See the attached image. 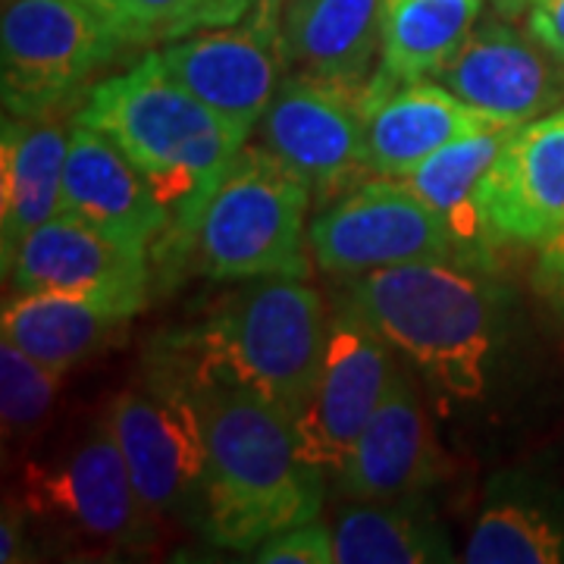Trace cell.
Returning a JSON list of instances; mask_svg holds the SVG:
<instances>
[{"instance_id":"obj_9","label":"cell","mask_w":564,"mask_h":564,"mask_svg":"<svg viewBox=\"0 0 564 564\" xmlns=\"http://www.w3.org/2000/svg\"><path fill=\"white\" fill-rule=\"evenodd\" d=\"M307 245L323 273L343 280L408 261H462L440 217L395 176L364 180L339 198L321 204L307 226Z\"/></svg>"},{"instance_id":"obj_29","label":"cell","mask_w":564,"mask_h":564,"mask_svg":"<svg viewBox=\"0 0 564 564\" xmlns=\"http://www.w3.org/2000/svg\"><path fill=\"white\" fill-rule=\"evenodd\" d=\"M527 32L564 61V0H530Z\"/></svg>"},{"instance_id":"obj_17","label":"cell","mask_w":564,"mask_h":564,"mask_svg":"<svg viewBox=\"0 0 564 564\" xmlns=\"http://www.w3.org/2000/svg\"><path fill=\"white\" fill-rule=\"evenodd\" d=\"M540 41L505 22H484L464 39L436 79L464 104L505 126H524L549 113L562 88Z\"/></svg>"},{"instance_id":"obj_23","label":"cell","mask_w":564,"mask_h":564,"mask_svg":"<svg viewBox=\"0 0 564 564\" xmlns=\"http://www.w3.org/2000/svg\"><path fill=\"white\" fill-rule=\"evenodd\" d=\"M484 0H380V61L367 82L392 88L440 76L480 20Z\"/></svg>"},{"instance_id":"obj_14","label":"cell","mask_w":564,"mask_h":564,"mask_svg":"<svg viewBox=\"0 0 564 564\" xmlns=\"http://www.w3.org/2000/svg\"><path fill=\"white\" fill-rule=\"evenodd\" d=\"M148 258L79 217L57 214L32 229L3 263L13 292H91L148 299Z\"/></svg>"},{"instance_id":"obj_24","label":"cell","mask_w":564,"mask_h":564,"mask_svg":"<svg viewBox=\"0 0 564 564\" xmlns=\"http://www.w3.org/2000/svg\"><path fill=\"white\" fill-rule=\"evenodd\" d=\"M411 499L364 502L345 508L333 524L339 564L448 562L443 530L411 508Z\"/></svg>"},{"instance_id":"obj_21","label":"cell","mask_w":564,"mask_h":564,"mask_svg":"<svg viewBox=\"0 0 564 564\" xmlns=\"http://www.w3.org/2000/svg\"><path fill=\"white\" fill-rule=\"evenodd\" d=\"M73 122L3 117L0 132V248L3 263L41 223L61 214Z\"/></svg>"},{"instance_id":"obj_33","label":"cell","mask_w":564,"mask_h":564,"mask_svg":"<svg viewBox=\"0 0 564 564\" xmlns=\"http://www.w3.org/2000/svg\"><path fill=\"white\" fill-rule=\"evenodd\" d=\"M527 3H530V0H527Z\"/></svg>"},{"instance_id":"obj_19","label":"cell","mask_w":564,"mask_h":564,"mask_svg":"<svg viewBox=\"0 0 564 564\" xmlns=\"http://www.w3.org/2000/svg\"><path fill=\"white\" fill-rule=\"evenodd\" d=\"M141 307V299L126 295L13 292L3 302L0 336L51 370L69 373L122 333Z\"/></svg>"},{"instance_id":"obj_3","label":"cell","mask_w":564,"mask_h":564,"mask_svg":"<svg viewBox=\"0 0 564 564\" xmlns=\"http://www.w3.org/2000/svg\"><path fill=\"white\" fill-rule=\"evenodd\" d=\"M73 120L113 141L170 210V232L151 251L161 270L176 258L223 173L248 144L166 73L158 51L98 82Z\"/></svg>"},{"instance_id":"obj_12","label":"cell","mask_w":564,"mask_h":564,"mask_svg":"<svg viewBox=\"0 0 564 564\" xmlns=\"http://www.w3.org/2000/svg\"><path fill=\"white\" fill-rule=\"evenodd\" d=\"M392 377V348L370 323L339 304L329 317L321 373L295 414V440L304 462L323 477H339Z\"/></svg>"},{"instance_id":"obj_22","label":"cell","mask_w":564,"mask_h":564,"mask_svg":"<svg viewBox=\"0 0 564 564\" xmlns=\"http://www.w3.org/2000/svg\"><path fill=\"white\" fill-rule=\"evenodd\" d=\"M511 129L514 126H502V122L474 129L440 148L433 158H426L421 166H414L404 176V182L440 217L445 232L458 248V258L467 263H480L492 248L484 188L486 176L511 135Z\"/></svg>"},{"instance_id":"obj_8","label":"cell","mask_w":564,"mask_h":564,"mask_svg":"<svg viewBox=\"0 0 564 564\" xmlns=\"http://www.w3.org/2000/svg\"><path fill=\"white\" fill-rule=\"evenodd\" d=\"M107 423L141 505L158 521L176 514L198 518L207 443L192 392L163 373L144 370V383L113 399Z\"/></svg>"},{"instance_id":"obj_1","label":"cell","mask_w":564,"mask_h":564,"mask_svg":"<svg viewBox=\"0 0 564 564\" xmlns=\"http://www.w3.org/2000/svg\"><path fill=\"white\" fill-rule=\"evenodd\" d=\"M329 314L304 280H245L202 321L158 336L148 370L182 386H236L299 414L321 373Z\"/></svg>"},{"instance_id":"obj_7","label":"cell","mask_w":564,"mask_h":564,"mask_svg":"<svg viewBox=\"0 0 564 564\" xmlns=\"http://www.w3.org/2000/svg\"><path fill=\"white\" fill-rule=\"evenodd\" d=\"M22 508L85 555L141 552L154 543L158 518L141 505L107 417L76 448L25 470Z\"/></svg>"},{"instance_id":"obj_13","label":"cell","mask_w":564,"mask_h":564,"mask_svg":"<svg viewBox=\"0 0 564 564\" xmlns=\"http://www.w3.org/2000/svg\"><path fill=\"white\" fill-rule=\"evenodd\" d=\"M492 245H545L564 229V107L514 126L484 188Z\"/></svg>"},{"instance_id":"obj_6","label":"cell","mask_w":564,"mask_h":564,"mask_svg":"<svg viewBox=\"0 0 564 564\" xmlns=\"http://www.w3.org/2000/svg\"><path fill=\"white\" fill-rule=\"evenodd\" d=\"M126 47L110 13L85 0H3L0 95L25 120L85 104L91 76Z\"/></svg>"},{"instance_id":"obj_25","label":"cell","mask_w":564,"mask_h":564,"mask_svg":"<svg viewBox=\"0 0 564 564\" xmlns=\"http://www.w3.org/2000/svg\"><path fill=\"white\" fill-rule=\"evenodd\" d=\"M464 562L558 564L564 562V527L530 505H496L470 530Z\"/></svg>"},{"instance_id":"obj_2","label":"cell","mask_w":564,"mask_h":564,"mask_svg":"<svg viewBox=\"0 0 564 564\" xmlns=\"http://www.w3.org/2000/svg\"><path fill=\"white\" fill-rule=\"evenodd\" d=\"M185 389L198 404L207 443L195 518L207 543L251 552L289 527L321 518L326 477L299 455L289 411L236 386Z\"/></svg>"},{"instance_id":"obj_20","label":"cell","mask_w":564,"mask_h":564,"mask_svg":"<svg viewBox=\"0 0 564 564\" xmlns=\"http://www.w3.org/2000/svg\"><path fill=\"white\" fill-rule=\"evenodd\" d=\"M282 44L289 73L367 88L380 61V0H289Z\"/></svg>"},{"instance_id":"obj_30","label":"cell","mask_w":564,"mask_h":564,"mask_svg":"<svg viewBox=\"0 0 564 564\" xmlns=\"http://www.w3.org/2000/svg\"><path fill=\"white\" fill-rule=\"evenodd\" d=\"M533 282L545 299L564 314V229L555 239L540 245V261L533 270Z\"/></svg>"},{"instance_id":"obj_15","label":"cell","mask_w":564,"mask_h":564,"mask_svg":"<svg viewBox=\"0 0 564 564\" xmlns=\"http://www.w3.org/2000/svg\"><path fill=\"white\" fill-rule=\"evenodd\" d=\"M61 214L79 217L144 254H151L170 232V210L135 163L104 132L76 120L63 170Z\"/></svg>"},{"instance_id":"obj_4","label":"cell","mask_w":564,"mask_h":564,"mask_svg":"<svg viewBox=\"0 0 564 564\" xmlns=\"http://www.w3.org/2000/svg\"><path fill=\"white\" fill-rule=\"evenodd\" d=\"M339 304L370 323L436 395L455 402L484 395L499 295L467 261L430 258L370 270L345 280Z\"/></svg>"},{"instance_id":"obj_11","label":"cell","mask_w":564,"mask_h":564,"mask_svg":"<svg viewBox=\"0 0 564 564\" xmlns=\"http://www.w3.org/2000/svg\"><path fill=\"white\" fill-rule=\"evenodd\" d=\"M364 113V88L289 73L258 126L261 144L326 204L370 176Z\"/></svg>"},{"instance_id":"obj_31","label":"cell","mask_w":564,"mask_h":564,"mask_svg":"<svg viewBox=\"0 0 564 564\" xmlns=\"http://www.w3.org/2000/svg\"><path fill=\"white\" fill-rule=\"evenodd\" d=\"M25 508L7 505L0 521V562H22L25 558Z\"/></svg>"},{"instance_id":"obj_28","label":"cell","mask_w":564,"mask_h":564,"mask_svg":"<svg viewBox=\"0 0 564 564\" xmlns=\"http://www.w3.org/2000/svg\"><path fill=\"white\" fill-rule=\"evenodd\" d=\"M254 562L263 564H333L336 562V543L333 527H326L321 518L289 527L276 536L263 540L254 549Z\"/></svg>"},{"instance_id":"obj_27","label":"cell","mask_w":564,"mask_h":564,"mask_svg":"<svg viewBox=\"0 0 564 564\" xmlns=\"http://www.w3.org/2000/svg\"><path fill=\"white\" fill-rule=\"evenodd\" d=\"M63 373L25 355L20 345L0 343V421L7 436L35 430L57 395Z\"/></svg>"},{"instance_id":"obj_10","label":"cell","mask_w":564,"mask_h":564,"mask_svg":"<svg viewBox=\"0 0 564 564\" xmlns=\"http://www.w3.org/2000/svg\"><path fill=\"white\" fill-rule=\"evenodd\" d=\"M158 54L173 79L248 141L289 69L282 0H258L239 22L166 41Z\"/></svg>"},{"instance_id":"obj_5","label":"cell","mask_w":564,"mask_h":564,"mask_svg":"<svg viewBox=\"0 0 564 564\" xmlns=\"http://www.w3.org/2000/svg\"><path fill=\"white\" fill-rule=\"evenodd\" d=\"M311 185L263 144H245L176 258L214 282L311 276Z\"/></svg>"},{"instance_id":"obj_16","label":"cell","mask_w":564,"mask_h":564,"mask_svg":"<svg viewBox=\"0 0 564 564\" xmlns=\"http://www.w3.org/2000/svg\"><path fill=\"white\" fill-rule=\"evenodd\" d=\"M445 474L443 448L411 380L395 370L383 402L367 421L348 462L339 470V489L355 502L414 499Z\"/></svg>"},{"instance_id":"obj_32","label":"cell","mask_w":564,"mask_h":564,"mask_svg":"<svg viewBox=\"0 0 564 564\" xmlns=\"http://www.w3.org/2000/svg\"><path fill=\"white\" fill-rule=\"evenodd\" d=\"M85 3H95V7H101V10H107V7H110V0H85Z\"/></svg>"},{"instance_id":"obj_18","label":"cell","mask_w":564,"mask_h":564,"mask_svg":"<svg viewBox=\"0 0 564 564\" xmlns=\"http://www.w3.org/2000/svg\"><path fill=\"white\" fill-rule=\"evenodd\" d=\"M364 135L370 176L404 180L414 166L433 158L492 117L464 104L443 82H404L392 88H364ZM505 126V122H502Z\"/></svg>"},{"instance_id":"obj_26","label":"cell","mask_w":564,"mask_h":564,"mask_svg":"<svg viewBox=\"0 0 564 564\" xmlns=\"http://www.w3.org/2000/svg\"><path fill=\"white\" fill-rule=\"evenodd\" d=\"M258 0H110L107 13L120 39L139 47L166 44L204 29L232 25Z\"/></svg>"}]
</instances>
